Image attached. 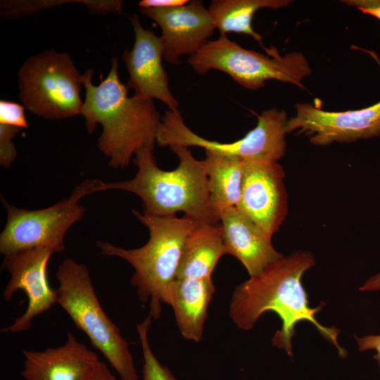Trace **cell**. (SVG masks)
<instances>
[{
  "label": "cell",
  "mask_w": 380,
  "mask_h": 380,
  "mask_svg": "<svg viewBox=\"0 0 380 380\" xmlns=\"http://www.w3.org/2000/svg\"><path fill=\"white\" fill-rule=\"evenodd\" d=\"M315 263L310 253L297 251L269 265L261 273L237 286L229 310L233 322L241 329L249 330L264 312H274L282 324L281 329L275 333L272 344L292 356L291 341L296 324L310 322L336 348L341 357H346L347 352L337 341L340 331L335 327H324L315 317L325 303L310 308L301 283L305 272Z\"/></svg>",
  "instance_id": "obj_1"
},
{
  "label": "cell",
  "mask_w": 380,
  "mask_h": 380,
  "mask_svg": "<svg viewBox=\"0 0 380 380\" xmlns=\"http://www.w3.org/2000/svg\"><path fill=\"white\" fill-rule=\"evenodd\" d=\"M118 59H112L107 76L100 75V84L91 80L94 70L82 75L86 93L81 115L85 118L88 133L95 130L98 123L103 128L98 139L99 150L109 160L113 168H125L132 156L142 148H154L162 118L153 100L128 96L127 85L118 73Z\"/></svg>",
  "instance_id": "obj_2"
},
{
  "label": "cell",
  "mask_w": 380,
  "mask_h": 380,
  "mask_svg": "<svg viewBox=\"0 0 380 380\" xmlns=\"http://www.w3.org/2000/svg\"><path fill=\"white\" fill-rule=\"evenodd\" d=\"M179 158L177 167L166 171L158 167L153 149L142 148L135 154V176L129 180L103 182L101 191L122 190L137 195L143 213L157 217L184 216L198 224H219L209 201L208 178L203 160L196 159L188 147L172 146Z\"/></svg>",
  "instance_id": "obj_3"
},
{
  "label": "cell",
  "mask_w": 380,
  "mask_h": 380,
  "mask_svg": "<svg viewBox=\"0 0 380 380\" xmlns=\"http://www.w3.org/2000/svg\"><path fill=\"white\" fill-rule=\"evenodd\" d=\"M132 213L149 232L145 245L127 249L97 241V246L101 254L122 258L134 269L131 284L141 302L149 301V315L157 319L162 303L170 304V288L177 277L186 239L198 223L186 216L157 217L135 210Z\"/></svg>",
  "instance_id": "obj_4"
},
{
  "label": "cell",
  "mask_w": 380,
  "mask_h": 380,
  "mask_svg": "<svg viewBox=\"0 0 380 380\" xmlns=\"http://www.w3.org/2000/svg\"><path fill=\"white\" fill-rule=\"evenodd\" d=\"M56 278L57 304L67 312L75 327L87 336L121 380H138L129 344L101 307L88 267L72 259H65L58 267Z\"/></svg>",
  "instance_id": "obj_5"
},
{
  "label": "cell",
  "mask_w": 380,
  "mask_h": 380,
  "mask_svg": "<svg viewBox=\"0 0 380 380\" xmlns=\"http://www.w3.org/2000/svg\"><path fill=\"white\" fill-rule=\"evenodd\" d=\"M265 51L267 55L246 49L231 41L227 34H220L190 56L188 63L199 75L217 70L251 90L260 89L272 80L304 88L303 80L311 74L312 70L302 53L281 56L275 47L266 48Z\"/></svg>",
  "instance_id": "obj_6"
},
{
  "label": "cell",
  "mask_w": 380,
  "mask_h": 380,
  "mask_svg": "<svg viewBox=\"0 0 380 380\" xmlns=\"http://www.w3.org/2000/svg\"><path fill=\"white\" fill-rule=\"evenodd\" d=\"M102 183L99 179H85L68 198L40 210L19 208L2 199L7 221L0 234V253L5 257L34 248H49L54 253L63 251L67 231L84 213L80 200L101 191Z\"/></svg>",
  "instance_id": "obj_7"
},
{
  "label": "cell",
  "mask_w": 380,
  "mask_h": 380,
  "mask_svg": "<svg viewBox=\"0 0 380 380\" xmlns=\"http://www.w3.org/2000/svg\"><path fill=\"white\" fill-rule=\"evenodd\" d=\"M18 84L23 106L36 115L57 120L81 114L82 75L66 52L30 56L19 70Z\"/></svg>",
  "instance_id": "obj_8"
},
{
  "label": "cell",
  "mask_w": 380,
  "mask_h": 380,
  "mask_svg": "<svg viewBox=\"0 0 380 380\" xmlns=\"http://www.w3.org/2000/svg\"><path fill=\"white\" fill-rule=\"evenodd\" d=\"M256 126L243 138L220 143L200 137L184 123L181 113L167 110L158 133L160 146H198L209 151L250 161H277L286 152L288 123L286 113L270 108L257 115Z\"/></svg>",
  "instance_id": "obj_9"
},
{
  "label": "cell",
  "mask_w": 380,
  "mask_h": 380,
  "mask_svg": "<svg viewBox=\"0 0 380 380\" xmlns=\"http://www.w3.org/2000/svg\"><path fill=\"white\" fill-rule=\"evenodd\" d=\"M296 114L288 120L286 133L298 130L316 146L351 142L380 134V101L369 107L327 111L312 103H296Z\"/></svg>",
  "instance_id": "obj_10"
},
{
  "label": "cell",
  "mask_w": 380,
  "mask_h": 380,
  "mask_svg": "<svg viewBox=\"0 0 380 380\" xmlns=\"http://www.w3.org/2000/svg\"><path fill=\"white\" fill-rule=\"evenodd\" d=\"M284 177L277 161L244 160L241 195L236 208L270 239L287 214Z\"/></svg>",
  "instance_id": "obj_11"
},
{
  "label": "cell",
  "mask_w": 380,
  "mask_h": 380,
  "mask_svg": "<svg viewBox=\"0 0 380 380\" xmlns=\"http://www.w3.org/2000/svg\"><path fill=\"white\" fill-rule=\"evenodd\" d=\"M53 251L34 248L5 256L2 269L10 274V279L3 293L4 300L9 301L18 290L23 291L28 299L25 312L1 329L4 333H18L28 330L33 319L49 310L57 303L56 289L49 285L46 268Z\"/></svg>",
  "instance_id": "obj_12"
},
{
  "label": "cell",
  "mask_w": 380,
  "mask_h": 380,
  "mask_svg": "<svg viewBox=\"0 0 380 380\" xmlns=\"http://www.w3.org/2000/svg\"><path fill=\"white\" fill-rule=\"evenodd\" d=\"M140 11L161 29L163 58L174 65L180 64L181 56L198 52L216 29L212 14L201 0L169 8H140Z\"/></svg>",
  "instance_id": "obj_13"
},
{
  "label": "cell",
  "mask_w": 380,
  "mask_h": 380,
  "mask_svg": "<svg viewBox=\"0 0 380 380\" xmlns=\"http://www.w3.org/2000/svg\"><path fill=\"white\" fill-rule=\"evenodd\" d=\"M129 19L135 41L132 49L125 50L123 54L129 75L127 88L134 90L137 98L158 99L168 110L179 113V102L170 89L167 73L162 63L163 49L160 37L151 30L144 29L137 15H132Z\"/></svg>",
  "instance_id": "obj_14"
},
{
  "label": "cell",
  "mask_w": 380,
  "mask_h": 380,
  "mask_svg": "<svg viewBox=\"0 0 380 380\" xmlns=\"http://www.w3.org/2000/svg\"><path fill=\"white\" fill-rule=\"evenodd\" d=\"M25 380H82L99 363L96 353L68 332L66 342L42 351L23 350Z\"/></svg>",
  "instance_id": "obj_15"
},
{
  "label": "cell",
  "mask_w": 380,
  "mask_h": 380,
  "mask_svg": "<svg viewBox=\"0 0 380 380\" xmlns=\"http://www.w3.org/2000/svg\"><path fill=\"white\" fill-rule=\"evenodd\" d=\"M220 224L226 254L237 258L251 277L284 257L274 249L271 239L236 207L222 211Z\"/></svg>",
  "instance_id": "obj_16"
},
{
  "label": "cell",
  "mask_w": 380,
  "mask_h": 380,
  "mask_svg": "<svg viewBox=\"0 0 380 380\" xmlns=\"http://www.w3.org/2000/svg\"><path fill=\"white\" fill-rule=\"evenodd\" d=\"M212 277L176 279L170 288V305L182 336L198 342L203 335L209 303L215 293Z\"/></svg>",
  "instance_id": "obj_17"
},
{
  "label": "cell",
  "mask_w": 380,
  "mask_h": 380,
  "mask_svg": "<svg viewBox=\"0 0 380 380\" xmlns=\"http://www.w3.org/2000/svg\"><path fill=\"white\" fill-rule=\"evenodd\" d=\"M225 254L220 224H198L186 239L176 279L211 277Z\"/></svg>",
  "instance_id": "obj_18"
},
{
  "label": "cell",
  "mask_w": 380,
  "mask_h": 380,
  "mask_svg": "<svg viewBox=\"0 0 380 380\" xmlns=\"http://www.w3.org/2000/svg\"><path fill=\"white\" fill-rule=\"evenodd\" d=\"M203 160L208 178L210 208L220 220L226 209L237 207L241 195L244 160L209 151Z\"/></svg>",
  "instance_id": "obj_19"
},
{
  "label": "cell",
  "mask_w": 380,
  "mask_h": 380,
  "mask_svg": "<svg viewBox=\"0 0 380 380\" xmlns=\"http://www.w3.org/2000/svg\"><path fill=\"white\" fill-rule=\"evenodd\" d=\"M291 3L290 0H213L208 9L220 34H248L262 46V37L252 27L254 14L261 8L279 9Z\"/></svg>",
  "instance_id": "obj_20"
},
{
  "label": "cell",
  "mask_w": 380,
  "mask_h": 380,
  "mask_svg": "<svg viewBox=\"0 0 380 380\" xmlns=\"http://www.w3.org/2000/svg\"><path fill=\"white\" fill-rule=\"evenodd\" d=\"M151 318L149 315L137 325L143 353L142 380H177L169 369L158 361L151 350L148 338Z\"/></svg>",
  "instance_id": "obj_21"
},
{
  "label": "cell",
  "mask_w": 380,
  "mask_h": 380,
  "mask_svg": "<svg viewBox=\"0 0 380 380\" xmlns=\"http://www.w3.org/2000/svg\"><path fill=\"white\" fill-rule=\"evenodd\" d=\"M21 129L0 123V164L9 167L14 161L17 153L12 139Z\"/></svg>",
  "instance_id": "obj_22"
},
{
  "label": "cell",
  "mask_w": 380,
  "mask_h": 380,
  "mask_svg": "<svg viewBox=\"0 0 380 380\" xmlns=\"http://www.w3.org/2000/svg\"><path fill=\"white\" fill-rule=\"evenodd\" d=\"M0 123L19 128H27V122L25 115V107L18 103L0 101Z\"/></svg>",
  "instance_id": "obj_23"
},
{
  "label": "cell",
  "mask_w": 380,
  "mask_h": 380,
  "mask_svg": "<svg viewBox=\"0 0 380 380\" xmlns=\"http://www.w3.org/2000/svg\"><path fill=\"white\" fill-rule=\"evenodd\" d=\"M360 351L374 350L376 353L374 356L377 361L380 370V334L367 335L362 337L355 336Z\"/></svg>",
  "instance_id": "obj_24"
},
{
  "label": "cell",
  "mask_w": 380,
  "mask_h": 380,
  "mask_svg": "<svg viewBox=\"0 0 380 380\" xmlns=\"http://www.w3.org/2000/svg\"><path fill=\"white\" fill-rule=\"evenodd\" d=\"M82 380H117L108 366L101 361Z\"/></svg>",
  "instance_id": "obj_25"
},
{
  "label": "cell",
  "mask_w": 380,
  "mask_h": 380,
  "mask_svg": "<svg viewBox=\"0 0 380 380\" xmlns=\"http://www.w3.org/2000/svg\"><path fill=\"white\" fill-rule=\"evenodd\" d=\"M189 0H142L138 3L140 8H169L187 4Z\"/></svg>",
  "instance_id": "obj_26"
},
{
  "label": "cell",
  "mask_w": 380,
  "mask_h": 380,
  "mask_svg": "<svg viewBox=\"0 0 380 380\" xmlns=\"http://www.w3.org/2000/svg\"><path fill=\"white\" fill-rule=\"evenodd\" d=\"M380 290V272L371 277L360 286L361 291H373Z\"/></svg>",
  "instance_id": "obj_27"
},
{
  "label": "cell",
  "mask_w": 380,
  "mask_h": 380,
  "mask_svg": "<svg viewBox=\"0 0 380 380\" xmlns=\"http://www.w3.org/2000/svg\"><path fill=\"white\" fill-rule=\"evenodd\" d=\"M359 10L363 13L371 15L380 20V1H376L372 6Z\"/></svg>",
  "instance_id": "obj_28"
}]
</instances>
